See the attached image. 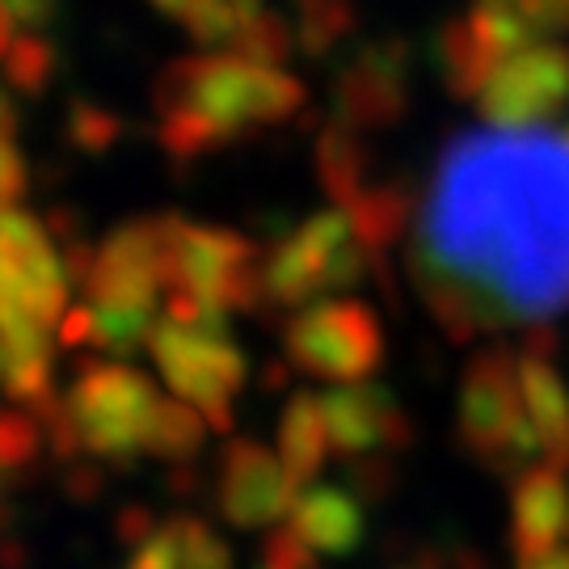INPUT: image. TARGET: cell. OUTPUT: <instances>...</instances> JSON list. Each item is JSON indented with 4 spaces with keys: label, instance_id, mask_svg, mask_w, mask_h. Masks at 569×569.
Masks as SVG:
<instances>
[{
    "label": "cell",
    "instance_id": "obj_11",
    "mask_svg": "<svg viewBox=\"0 0 569 569\" xmlns=\"http://www.w3.org/2000/svg\"><path fill=\"white\" fill-rule=\"evenodd\" d=\"M409 81H413V51L406 39H376L355 47L333 77V114L355 131L376 136L409 114Z\"/></svg>",
    "mask_w": 569,
    "mask_h": 569
},
{
    "label": "cell",
    "instance_id": "obj_7",
    "mask_svg": "<svg viewBox=\"0 0 569 569\" xmlns=\"http://www.w3.org/2000/svg\"><path fill=\"white\" fill-rule=\"evenodd\" d=\"M157 385L127 363H84L63 409L72 418L77 443L84 456L106 465H127L131 456L148 451V430L161 409Z\"/></svg>",
    "mask_w": 569,
    "mask_h": 569
},
{
    "label": "cell",
    "instance_id": "obj_37",
    "mask_svg": "<svg viewBox=\"0 0 569 569\" xmlns=\"http://www.w3.org/2000/svg\"><path fill=\"white\" fill-rule=\"evenodd\" d=\"M148 4H152V9H161L164 18H178V21H182V13L190 9V4H194V0H148Z\"/></svg>",
    "mask_w": 569,
    "mask_h": 569
},
{
    "label": "cell",
    "instance_id": "obj_25",
    "mask_svg": "<svg viewBox=\"0 0 569 569\" xmlns=\"http://www.w3.org/2000/svg\"><path fill=\"white\" fill-rule=\"evenodd\" d=\"M0 63H4V77H9V84H13L18 93L39 98V93H47L51 81H56L60 56H56V47L42 39L39 30H21Z\"/></svg>",
    "mask_w": 569,
    "mask_h": 569
},
{
    "label": "cell",
    "instance_id": "obj_8",
    "mask_svg": "<svg viewBox=\"0 0 569 569\" xmlns=\"http://www.w3.org/2000/svg\"><path fill=\"white\" fill-rule=\"evenodd\" d=\"M287 363L326 385H359L385 367V326L363 300H317L283 326Z\"/></svg>",
    "mask_w": 569,
    "mask_h": 569
},
{
    "label": "cell",
    "instance_id": "obj_21",
    "mask_svg": "<svg viewBox=\"0 0 569 569\" xmlns=\"http://www.w3.org/2000/svg\"><path fill=\"white\" fill-rule=\"evenodd\" d=\"M350 224H355V237L385 258L392 244L406 237L413 228V216H418V194L409 190L406 182H371L346 207Z\"/></svg>",
    "mask_w": 569,
    "mask_h": 569
},
{
    "label": "cell",
    "instance_id": "obj_24",
    "mask_svg": "<svg viewBox=\"0 0 569 569\" xmlns=\"http://www.w3.org/2000/svg\"><path fill=\"white\" fill-rule=\"evenodd\" d=\"M296 47L308 60H326L355 34L350 0H296Z\"/></svg>",
    "mask_w": 569,
    "mask_h": 569
},
{
    "label": "cell",
    "instance_id": "obj_20",
    "mask_svg": "<svg viewBox=\"0 0 569 569\" xmlns=\"http://www.w3.org/2000/svg\"><path fill=\"white\" fill-rule=\"evenodd\" d=\"M329 422H326V397L317 392H291L279 418V456L291 468L300 486H312L317 472L329 456Z\"/></svg>",
    "mask_w": 569,
    "mask_h": 569
},
{
    "label": "cell",
    "instance_id": "obj_14",
    "mask_svg": "<svg viewBox=\"0 0 569 569\" xmlns=\"http://www.w3.org/2000/svg\"><path fill=\"white\" fill-rule=\"evenodd\" d=\"M329 448L342 460L401 456L413 448V422L385 385H333L326 392Z\"/></svg>",
    "mask_w": 569,
    "mask_h": 569
},
{
    "label": "cell",
    "instance_id": "obj_17",
    "mask_svg": "<svg viewBox=\"0 0 569 569\" xmlns=\"http://www.w3.org/2000/svg\"><path fill=\"white\" fill-rule=\"evenodd\" d=\"M287 519L291 531L321 557H350L363 545V502L342 486H305Z\"/></svg>",
    "mask_w": 569,
    "mask_h": 569
},
{
    "label": "cell",
    "instance_id": "obj_22",
    "mask_svg": "<svg viewBox=\"0 0 569 569\" xmlns=\"http://www.w3.org/2000/svg\"><path fill=\"white\" fill-rule=\"evenodd\" d=\"M435 60H439V77L448 84L451 98H460V102H477V93L486 89V81L493 77V68H498V56L489 51L486 42L477 39V30L468 26V18H451L443 30H439V39H435Z\"/></svg>",
    "mask_w": 569,
    "mask_h": 569
},
{
    "label": "cell",
    "instance_id": "obj_33",
    "mask_svg": "<svg viewBox=\"0 0 569 569\" xmlns=\"http://www.w3.org/2000/svg\"><path fill=\"white\" fill-rule=\"evenodd\" d=\"M4 9L18 18L21 30H42L60 13V0H4Z\"/></svg>",
    "mask_w": 569,
    "mask_h": 569
},
{
    "label": "cell",
    "instance_id": "obj_30",
    "mask_svg": "<svg viewBox=\"0 0 569 569\" xmlns=\"http://www.w3.org/2000/svg\"><path fill=\"white\" fill-rule=\"evenodd\" d=\"M262 569H321V566H317V552L308 549L305 540L291 531V523H287V528L266 536Z\"/></svg>",
    "mask_w": 569,
    "mask_h": 569
},
{
    "label": "cell",
    "instance_id": "obj_34",
    "mask_svg": "<svg viewBox=\"0 0 569 569\" xmlns=\"http://www.w3.org/2000/svg\"><path fill=\"white\" fill-rule=\"evenodd\" d=\"M157 531V523H152V515L143 507H127L119 515V528H114V536H119V545H127V549H136L140 540H148Z\"/></svg>",
    "mask_w": 569,
    "mask_h": 569
},
{
    "label": "cell",
    "instance_id": "obj_36",
    "mask_svg": "<svg viewBox=\"0 0 569 569\" xmlns=\"http://www.w3.org/2000/svg\"><path fill=\"white\" fill-rule=\"evenodd\" d=\"M0 136H4V140L18 136V110H13V102L4 98V89H0Z\"/></svg>",
    "mask_w": 569,
    "mask_h": 569
},
{
    "label": "cell",
    "instance_id": "obj_1",
    "mask_svg": "<svg viewBox=\"0 0 569 569\" xmlns=\"http://www.w3.org/2000/svg\"><path fill=\"white\" fill-rule=\"evenodd\" d=\"M409 270L451 342L569 308V136L460 131L418 199Z\"/></svg>",
    "mask_w": 569,
    "mask_h": 569
},
{
    "label": "cell",
    "instance_id": "obj_15",
    "mask_svg": "<svg viewBox=\"0 0 569 569\" xmlns=\"http://www.w3.org/2000/svg\"><path fill=\"white\" fill-rule=\"evenodd\" d=\"M569 545V481L566 468H523L510 486V552L519 569L545 561Z\"/></svg>",
    "mask_w": 569,
    "mask_h": 569
},
{
    "label": "cell",
    "instance_id": "obj_13",
    "mask_svg": "<svg viewBox=\"0 0 569 569\" xmlns=\"http://www.w3.org/2000/svg\"><path fill=\"white\" fill-rule=\"evenodd\" d=\"M300 489L305 486L291 477L279 451L253 439H232L216 472V510L228 528L262 531L291 515Z\"/></svg>",
    "mask_w": 569,
    "mask_h": 569
},
{
    "label": "cell",
    "instance_id": "obj_29",
    "mask_svg": "<svg viewBox=\"0 0 569 569\" xmlns=\"http://www.w3.org/2000/svg\"><path fill=\"white\" fill-rule=\"evenodd\" d=\"M122 569H182V536H178V523L173 519L157 523V531L131 549Z\"/></svg>",
    "mask_w": 569,
    "mask_h": 569
},
{
    "label": "cell",
    "instance_id": "obj_40",
    "mask_svg": "<svg viewBox=\"0 0 569 569\" xmlns=\"http://www.w3.org/2000/svg\"><path fill=\"white\" fill-rule=\"evenodd\" d=\"M401 569H427V566H401Z\"/></svg>",
    "mask_w": 569,
    "mask_h": 569
},
{
    "label": "cell",
    "instance_id": "obj_18",
    "mask_svg": "<svg viewBox=\"0 0 569 569\" xmlns=\"http://www.w3.org/2000/svg\"><path fill=\"white\" fill-rule=\"evenodd\" d=\"M0 388L26 409L56 401V350L47 342V329L0 317Z\"/></svg>",
    "mask_w": 569,
    "mask_h": 569
},
{
    "label": "cell",
    "instance_id": "obj_27",
    "mask_svg": "<svg viewBox=\"0 0 569 569\" xmlns=\"http://www.w3.org/2000/svg\"><path fill=\"white\" fill-rule=\"evenodd\" d=\"M122 136V119L114 110H106L98 102H72L68 110V143L81 148L89 157H102L110 152Z\"/></svg>",
    "mask_w": 569,
    "mask_h": 569
},
{
    "label": "cell",
    "instance_id": "obj_28",
    "mask_svg": "<svg viewBox=\"0 0 569 569\" xmlns=\"http://www.w3.org/2000/svg\"><path fill=\"white\" fill-rule=\"evenodd\" d=\"M173 523L182 536V569H232V549L211 523H203L199 515H178Z\"/></svg>",
    "mask_w": 569,
    "mask_h": 569
},
{
    "label": "cell",
    "instance_id": "obj_26",
    "mask_svg": "<svg viewBox=\"0 0 569 569\" xmlns=\"http://www.w3.org/2000/svg\"><path fill=\"white\" fill-rule=\"evenodd\" d=\"M47 448V427L34 409H0V472H21L30 468Z\"/></svg>",
    "mask_w": 569,
    "mask_h": 569
},
{
    "label": "cell",
    "instance_id": "obj_41",
    "mask_svg": "<svg viewBox=\"0 0 569 569\" xmlns=\"http://www.w3.org/2000/svg\"><path fill=\"white\" fill-rule=\"evenodd\" d=\"M566 136H569V127H566Z\"/></svg>",
    "mask_w": 569,
    "mask_h": 569
},
{
    "label": "cell",
    "instance_id": "obj_31",
    "mask_svg": "<svg viewBox=\"0 0 569 569\" xmlns=\"http://www.w3.org/2000/svg\"><path fill=\"white\" fill-rule=\"evenodd\" d=\"M515 4L528 18L536 39H552L569 30V0H515Z\"/></svg>",
    "mask_w": 569,
    "mask_h": 569
},
{
    "label": "cell",
    "instance_id": "obj_39",
    "mask_svg": "<svg viewBox=\"0 0 569 569\" xmlns=\"http://www.w3.org/2000/svg\"><path fill=\"white\" fill-rule=\"evenodd\" d=\"M9 523V498H4V472H0V528Z\"/></svg>",
    "mask_w": 569,
    "mask_h": 569
},
{
    "label": "cell",
    "instance_id": "obj_12",
    "mask_svg": "<svg viewBox=\"0 0 569 569\" xmlns=\"http://www.w3.org/2000/svg\"><path fill=\"white\" fill-rule=\"evenodd\" d=\"M569 106V47L566 42H528L493 68L477 110L493 127H540Z\"/></svg>",
    "mask_w": 569,
    "mask_h": 569
},
{
    "label": "cell",
    "instance_id": "obj_2",
    "mask_svg": "<svg viewBox=\"0 0 569 569\" xmlns=\"http://www.w3.org/2000/svg\"><path fill=\"white\" fill-rule=\"evenodd\" d=\"M308 102L300 77L283 63H258L232 51H194L164 63L152 84L157 140L173 161H199L232 143L283 127Z\"/></svg>",
    "mask_w": 569,
    "mask_h": 569
},
{
    "label": "cell",
    "instance_id": "obj_5",
    "mask_svg": "<svg viewBox=\"0 0 569 569\" xmlns=\"http://www.w3.org/2000/svg\"><path fill=\"white\" fill-rule=\"evenodd\" d=\"M148 350L164 385L173 388V397L199 409L216 435H228L237 422V392L249 380V363L232 329L194 326V321H178L161 312Z\"/></svg>",
    "mask_w": 569,
    "mask_h": 569
},
{
    "label": "cell",
    "instance_id": "obj_3",
    "mask_svg": "<svg viewBox=\"0 0 569 569\" xmlns=\"http://www.w3.org/2000/svg\"><path fill=\"white\" fill-rule=\"evenodd\" d=\"M385 274V258L371 253L346 216V207H326L291 228L262 253V308H305L326 291L367 283Z\"/></svg>",
    "mask_w": 569,
    "mask_h": 569
},
{
    "label": "cell",
    "instance_id": "obj_9",
    "mask_svg": "<svg viewBox=\"0 0 569 569\" xmlns=\"http://www.w3.org/2000/svg\"><path fill=\"white\" fill-rule=\"evenodd\" d=\"M68 266L56 253L51 228L30 211H0V317L60 329L68 308Z\"/></svg>",
    "mask_w": 569,
    "mask_h": 569
},
{
    "label": "cell",
    "instance_id": "obj_23",
    "mask_svg": "<svg viewBox=\"0 0 569 569\" xmlns=\"http://www.w3.org/2000/svg\"><path fill=\"white\" fill-rule=\"evenodd\" d=\"M207 418L194 406H186L182 397H164L157 418H152V430H148V451L152 460L161 465H190L199 451H203L207 439Z\"/></svg>",
    "mask_w": 569,
    "mask_h": 569
},
{
    "label": "cell",
    "instance_id": "obj_6",
    "mask_svg": "<svg viewBox=\"0 0 569 569\" xmlns=\"http://www.w3.org/2000/svg\"><path fill=\"white\" fill-rule=\"evenodd\" d=\"M164 291H182L220 312L262 308V249L224 224H194L169 216Z\"/></svg>",
    "mask_w": 569,
    "mask_h": 569
},
{
    "label": "cell",
    "instance_id": "obj_4",
    "mask_svg": "<svg viewBox=\"0 0 569 569\" xmlns=\"http://www.w3.org/2000/svg\"><path fill=\"white\" fill-rule=\"evenodd\" d=\"M456 439L477 465L498 477H519L540 456L515 350L486 346L468 359L456 401Z\"/></svg>",
    "mask_w": 569,
    "mask_h": 569
},
{
    "label": "cell",
    "instance_id": "obj_16",
    "mask_svg": "<svg viewBox=\"0 0 569 569\" xmlns=\"http://www.w3.org/2000/svg\"><path fill=\"white\" fill-rule=\"evenodd\" d=\"M549 329L531 333L528 350H519V380H523V401H528L545 465L569 472V385L549 359Z\"/></svg>",
    "mask_w": 569,
    "mask_h": 569
},
{
    "label": "cell",
    "instance_id": "obj_10",
    "mask_svg": "<svg viewBox=\"0 0 569 569\" xmlns=\"http://www.w3.org/2000/svg\"><path fill=\"white\" fill-rule=\"evenodd\" d=\"M164 237L169 216L127 220L93 249L89 274L81 279L84 300L119 312H157L164 305Z\"/></svg>",
    "mask_w": 569,
    "mask_h": 569
},
{
    "label": "cell",
    "instance_id": "obj_38",
    "mask_svg": "<svg viewBox=\"0 0 569 569\" xmlns=\"http://www.w3.org/2000/svg\"><path fill=\"white\" fill-rule=\"evenodd\" d=\"M528 569H569V549L552 552V557H545V561H536V566H528Z\"/></svg>",
    "mask_w": 569,
    "mask_h": 569
},
{
    "label": "cell",
    "instance_id": "obj_19",
    "mask_svg": "<svg viewBox=\"0 0 569 569\" xmlns=\"http://www.w3.org/2000/svg\"><path fill=\"white\" fill-rule=\"evenodd\" d=\"M312 169L326 186L329 203L350 207L371 186V143L350 122L329 119L312 148Z\"/></svg>",
    "mask_w": 569,
    "mask_h": 569
},
{
    "label": "cell",
    "instance_id": "obj_32",
    "mask_svg": "<svg viewBox=\"0 0 569 569\" xmlns=\"http://www.w3.org/2000/svg\"><path fill=\"white\" fill-rule=\"evenodd\" d=\"M26 186H30V169L21 161L18 143L0 136V211H9V207L18 203L21 194H26Z\"/></svg>",
    "mask_w": 569,
    "mask_h": 569
},
{
    "label": "cell",
    "instance_id": "obj_35",
    "mask_svg": "<svg viewBox=\"0 0 569 569\" xmlns=\"http://www.w3.org/2000/svg\"><path fill=\"white\" fill-rule=\"evenodd\" d=\"M21 34V26H18V18L4 9V0H0V60H4V51L13 47V39Z\"/></svg>",
    "mask_w": 569,
    "mask_h": 569
}]
</instances>
